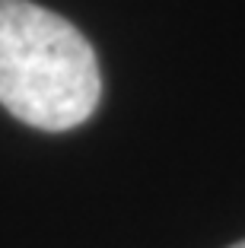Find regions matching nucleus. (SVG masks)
Wrapping results in <instances>:
<instances>
[{"label": "nucleus", "mask_w": 245, "mask_h": 248, "mask_svg": "<svg viewBox=\"0 0 245 248\" xmlns=\"http://www.w3.org/2000/svg\"><path fill=\"white\" fill-rule=\"evenodd\" d=\"M229 248H245V242H239V245H229Z\"/></svg>", "instance_id": "f03ea898"}, {"label": "nucleus", "mask_w": 245, "mask_h": 248, "mask_svg": "<svg viewBox=\"0 0 245 248\" xmlns=\"http://www.w3.org/2000/svg\"><path fill=\"white\" fill-rule=\"evenodd\" d=\"M102 95L93 45L32 0H0V105L38 131L80 127Z\"/></svg>", "instance_id": "f257e3e1"}]
</instances>
